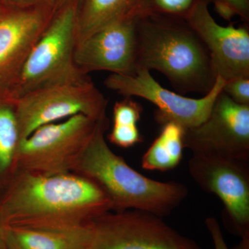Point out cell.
I'll return each mask as SVG.
<instances>
[{
    "label": "cell",
    "instance_id": "5bb4252c",
    "mask_svg": "<svg viewBox=\"0 0 249 249\" xmlns=\"http://www.w3.org/2000/svg\"><path fill=\"white\" fill-rule=\"evenodd\" d=\"M91 222L81 226L8 224L5 241L8 249H85L91 238Z\"/></svg>",
    "mask_w": 249,
    "mask_h": 249
},
{
    "label": "cell",
    "instance_id": "603a6c76",
    "mask_svg": "<svg viewBox=\"0 0 249 249\" xmlns=\"http://www.w3.org/2000/svg\"><path fill=\"white\" fill-rule=\"evenodd\" d=\"M209 3L219 2L225 3L231 6L235 10L237 16L245 21V23L249 22V0H207Z\"/></svg>",
    "mask_w": 249,
    "mask_h": 249
},
{
    "label": "cell",
    "instance_id": "2e32d148",
    "mask_svg": "<svg viewBox=\"0 0 249 249\" xmlns=\"http://www.w3.org/2000/svg\"><path fill=\"white\" fill-rule=\"evenodd\" d=\"M162 126L160 135L142 156L143 169L168 171L176 168L182 160L184 128L173 122Z\"/></svg>",
    "mask_w": 249,
    "mask_h": 249
},
{
    "label": "cell",
    "instance_id": "d6986e66",
    "mask_svg": "<svg viewBox=\"0 0 249 249\" xmlns=\"http://www.w3.org/2000/svg\"><path fill=\"white\" fill-rule=\"evenodd\" d=\"M142 107L140 103L131 97H124V99L115 103L113 109L114 125L121 127H138L137 124L140 121Z\"/></svg>",
    "mask_w": 249,
    "mask_h": 249
},
{
    "label": "cell",
    "instance_id": "44dd1931",
    "mask_svg": "<svg viewBox=\"0 0 249 249\" xmlns=\"http://www.w3.org/2000/svg\"><path fill=\"white\" fill-rule=\"evenodd\" d=\"M222 91L240 105H249V78H237L225 82Z\"/></svg>",
    "mask_w": 249,
    "mask_h": 249
},
{
    "label": "cell",
    "instance_id": "7c38bea8",
    "mask_svg": "<svg viewBox=\"0 0 249 249\" xmlns=\"http://www.w3.org/2000/svg\"><path fill=\"white\" fill-rule=\"evenodd\" d=\"M207 0H200L185 19L209 52L216 76L224 81L249 78V23L236 27L232 23L218 24L209 9Z\"/></svg>",
    "mask_w": 249,
    "mask_h": 249
},
{
    "label": "cell",
    "instance_id": "7a4b0ae2",
    "mask_svg": "<svg viewBox=\"0 0 249 249\" xmlns=\"http://www.w3.org/2000/svg\"><path fill=\"white\" fill-rule=\"evenodd\" d=\"M137 70H157L179 93L206 94L215 82L207 49L184 19L150 15L136 18Z\"/></svg>",
    "mask_w": 249,
    "mask_h": 249
},
{
    "label": "cell",
    "instance_id": "5b68a950",
    "mask_svg": "<svg viewBox=\"0 0 249 249\" xmlns=\"http://www.w3.org/2000/svg\"><path fill=\"white\" fill-rule=\"evenodd\" d=\"M102 119L95 120L77 114L62 122L36 129L19 142L14 173L25 171L45 175L71 173Z\"/></svg>",
    "mask_w": 249,
    "mask_h": 249
},
{
    "label": "cell",
    "instance_id": "30bf717a",
    "mask_svg": "<svg viewBox=\"0 0 249 249\" xmlns=\"http://www.w3.org/2000/svg\"><path fill=\"white\" fill-rule=\"evenodd\" d=\"M183 146L193 155L249 160V105L238 104L222 91L207 119L184 129Z\"/></svg>",
    "mask_w": 249,
    "mask_h": 249
},
{
    "label": "cell",
    "instance_id": "8992f818",
    "mask_svg": "<svg viewBox=\"0 0 249 249\" xmlns=\"http://www.w3.org/2000/svg\"><path fill=\"white\" fill-rule=\"evenodd\" d=\"M85 249H203L161 217L145 211H109L91 222Z\"/></svg>",
    "mask_w": 249,
    "mask_h": 249
},
{
    "label": "cell",
    "instance_id": "6da1fadb",
    "mask_svg": "<svg viewBox=\"0 0 249 249\" xmlns=\"http://www.w3.org/2000/svg\"><path fill=\"white\" fill-rule=\"evenodd\" d=\"M0 211L5 225L81 226L112 211L113 206L97 183L78 174L18 171Z\"/></svg>",
    "mask_w": 249,
    "mask_h": 249
},
{
    "label": "cell",
    "instance_id": "3957f363",
    "mask_svg": "<svg viewBox=\"0 0 249 249\" xmlns=\"http://www.w3.org/2000/svg\"><path fill=\"white\" fill-rule=\"evenodd\" d=\"M109 121H101L72 173L92 180L106 192L114 212L145 211L163 218L169 215L188 196L187 187L178 182H161L136 171L108 146L105 134Z\"/></svg>",
    "mask_w": 249,
    "mask_h": 249
},
{
    "label": "cell",
    "instance_id": "ffe728a7",
    "mask_svg": "<svg viewBox=\"0 0 249 249\" xmlns=\"http://www.w3.org/2000/svg\"><path fill=\"white\" fill-rule=\"evenodd\" d=\"M107 138L111 143L124 148L133 146L142 142V137L138 127H125L113 125Z\"/></svg>",
    "mask_w": 249,
    "mask_h": 249
},
{
    "label": "cell",
    "instance_id": "ba28073f",
    "mask_svg": "<svg viewBox=\"0 0 249 249\" xmlns=\"http://www.w3.org/2000/svg\"><path fill=\"white\" fill-rule=\"evenodd\" d=\"M249 160L218 155H193L189 173L201 189L224 204V222L229 231L249 245Z\"/></svg>",
    "mask_w": 249,
    "mask_h": 249
},
{
    "label": "cell",
    "instance_id": "9c48e42d",
    "mask_svg": "<svg viewBox=\"0 0 249 249\" xmlns=\"http://www.w3.org/2000/svg\"><path fill=\"white\" fill-rule=\"evenodd\" d=\"M225 82L217 76L212 89L201 98L186 97L165 89L150 71L143 69L133 75L111 73L104 84L124 97L142 98L153 103L157 107L155 119L158 124L176 123L186 129L199 125L207 119Z\"/></svg>",
    "mask_w": 249,
    "mask_h": 249
},
{
    "label": "cell",
    "instance_id": "52a82bcc",
    "mask_svg": "<svg viewBox=\"0 0 249 249\" xmlns=\"http://www.w3.org/2000/svg\"><path fill=\"white\" fill-rule=\"evenodd\" d=\"M107 104L91 80L31 91L16 101L20 142L41 126L77 114L100 120L107 115Z\"/></svg>",
    "mask_w": 249,
    "mask_h": 249
},
{
    "label": "cell",
    "instance_id": "e0dca14e",
    "mask_svg": "<svg viewBox=\"0 0 249 249\" xmlns=\"http://www.w3.org/2000/svg\"><path fill=\"white\" fill-rule=\"evenodd\" d=\"M16 101L0 88V174L14 172L15 158L20 142Z\"/></svg>",
    "mask_w": 249,
    "mask_h": 249
},
{
    "label": "cell",
    "instance_id": "7402d4cb",
    "mask_svg": "<svg viewBox=\"0 0 249 249\" xmlns=\"http://www.w3.org/2000/svg\"><path fill=\"white\" fill-rule=\"evenodd\" d=\"M205 224L213 242L214 249H229L217 219L214 217L207 218Z\"/></svg>",
    "mask_w": 249,
    "mask_h": 249
},
{
    "label": "cell",
    "instance_id": "cb8c5ba5",
    "mask_svg": "<svg viewBox=\"0 0 249 249\" xmlns=\"http://www.w3.org/2000/svg\"><path fill=\"white\" fill-rule=\"evenodd\" d=\"M214 10H215L217 14L222 18L223 19L225 20L231 21L232 18L234 16H237L235 10L232 9L231 6H229V4H225V3L219 2H214Z\"/></svg>",
    "mask_w": 249,
    "mask_h": 249
},
{
    "label": "cell",
    "instance_id": "9a60e30c",
    "mask_svg": "<svg viewBox=\"0 0 249 249\" xmlns=\"http://www.w3.org/2000/svg\"><path fill=\"white\" fill-rule=\"evenodd\" d=\"M137 0H78L77 44L121 19L133 18Z\"/></svg>",
    "mask_w": 249,
    "mask_h": 249
},
{
    "label": "cell",
    "instance_id": "d4e9b609",
    "mask_svg": "<svg viewBox=\"0 0 249 249\" xmlns=\"http://www.w3.org/2000/svg\"><path fill=\"white\" fill-rule=\"evenodd\" d=\"M5 1L9 6L18 8H26L40 4L45 0H5Z\"/></svg>",
    "mask_w": 249,
    "mask_h": 249
},
{
    "label": "cell",
    "instance_id": "277c9868",
    "mask_svg": "<svg viewBox=\"0 0 249 249\" xmlns=\"http://www.w3.org/2000/svg\"><path fill=\"white\" fill-rule=\"evenodd\" d=\"M77 7L78 0H70L55 12L17 80L6 89L14 99L47 87L91 80L74 61Z\"/></svg>",
    "mask_w": 249,
    "mask_h": 249
},
{
    "label": "cell",
    "instance_id": "484cf974",
    "mask_svg": "<svg viewBox=\"0 0 249 249\" xmlns=\"http://www.w3.org/2000/svg\"><path fill=\"white\" fill-rule=\"evenodd\" d=\"M4 229L5 224L0 211V249H8L5 241Z\"/></svg>",
    "mask_w": 249,
    "mask_h": 249
},
{
    "label": "cell",
    "instance_id": "4fadbf2b",
    "mask_svg": "<svg viewBox=\"0 0 249 249\" xmlns=\"http://www.w3.org/2000/svg\"><path fill=\"white\" fill-rule=\"evenodd\" d=\"M136 18L121 19L78 42L74 61L80 71L133 75L137 70Z\"/></svg>",
    "mask_w": 249,
    "mask_h": 249
},
{
    "label": "cell",
    "instance_id": "4316f807",
    "mask_svg": "<svg viewBox=\"0 0 249 249\" xmlns=\"http://www.w3.org/2000/svg\"><path fill=\"white\" fill-rule=\"evenodd\" d=\"M70 0H45L46 2L53 6L55 9L58 10L61 8L64 4H66Z\"/></svg>",
    "mask_w": 249,
    "mask_h": 249
},
{
    "label": "cell",
    "instance_id": "8fae6325",
    "mask_svg": "<svg viewBox=\"0 0 249 249\" xmlns=\"http://www.w3.org/2000/svg\"><path fill=\"white\" fill-rule=\"evenodd\" d=\"M57 11L44 1L30 7L9 6L0 13V88L14 84Z\"/></svg>",
    "mask_w": 249,
    "mask_h": 249
},
{
    "label": "cell",
    "instance_id": "ac0fdd59",
    "mask_svg": "<svg viewBox=\"0 0 249 249\" xmlns=\"http://www.w3.org/2000/svg\"><path fill=\"white\" fill-rule=\"evenodd\" d=\"M200 0H137L132 17L150 15L186 19Z\"/></svg>",
    "mask_w": 249,
    "mask_h": 249
}]
</instances>
